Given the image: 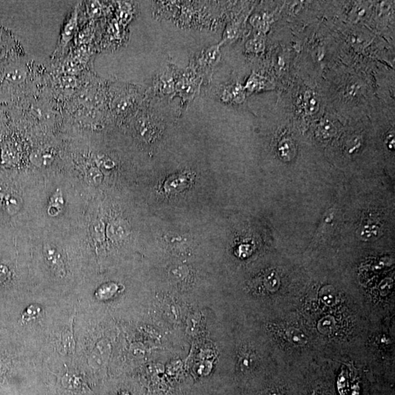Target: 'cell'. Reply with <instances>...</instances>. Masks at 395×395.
Segmentation results:
<instances>
[{
	"mask_svg": "<svg viewBox=\"0 0 395 395\" xmlns=\"http://www.w3.org/2000/svg\"><path fill=\"white\" fill-rule=\"evenodd\" d=\"M140 92L137 89H123V92L116 95L112 101V109L117 115H128L139 104L141 100Z\"/></svg>",
	"mask_w": 395,
	"mask_h": 395,
	"instance_id": "1",
	"label": "cell"
},
{
	"mask_svg": "<svg viewBox=\"0 0 395 395\" xmlns=\"http://www.w3.org/2000/svg\"><path fill=\"white\" fill-rule=\"evenodd\" d=\"M77 24H78V10L76 7L72 10L70 13L69 14L68 17H67L65 23H64L60 39H59V45L55 51L56 54H62L67 44L73 38L74 33L76 32Z\"/></svg>",
	"mask_w": 395,
	"mask_h": 395,
	"instance_id": "2",
	"label": "cell"
},
{
	"mask_svg": "<svg viewBox=\"0 0 395 395\" xmlns=\"http://www.w3.org/2000/svg\"><path fill=\"white\" fill-rule=\"evenodd\" d=\"M219 57L218 45L210 47L207 49L203 50L198 56H196L193 62V68L207 71L217 65Z\"/></svg>",
	"mask_w": 395,
	"mask_h": 395,
	"instance_id": "3",
	"label": "cell"
},
{
	"mask_svg": "<svg viewBox=\"0 0 395 395\" xmlns=\"http://www.w3.org/2000/svg\"><path fill=\"white\" fill-rule=\"evenodd\" d=\"M43 254L45 261L54 273L59 277L66 275L65 263L62 259V255L51 244H45L43 247Z\"/></svg>",
	"mask_w": 395,
	"mask_h": 395,
	"instance_id": "4",
	"label": "cell"
},
{
	"mask_svg": "<svg viewBox=\"0 0 395 395\" xmlns=\"http://www.w3.org/2000/svg\"><path fill=\"white\" fill-rule=\"evenodd\" d=\"M154 87L155 93L158 95H170L175 91V74L165 71L156 78Z\"/></svg>",
	"mask_w": 395,
	"mask_h": 395,
	"instance_id": "5",
	"label": "cell"
},
{
	"mask_svg": "<svg viewBox=\"0 0 395 395\" xmlns=\"http://www.w3.org/2000/svg\"><path fill=\"white\" fill-rule=\"evenodd\" d=\"M382 233V228L379 225L376 224H366L357 230V236L362 241H373L381 237Z\"/></svg>",
	"mask_w": 395,
	"mask_h": 395,
	"instance_id": "6",
	"label": "cell"
},
{
	"mask_svg": "<svg viewBox=\"0 0 395 395\" xmlns=\"http://www.w3.org/2000/svg\"><path fill=\"white\" fill-rule=\"evenodd\" d=\"M285 336L287 340L294 346H305L307 343V338L303 332L294 327L287 329L285 330Z\"/></svg>",
	"mask_w": 395,
	"mask_h": 395,
	"instance_id": "7",
	"label": "cell"
},
{
	"mask_svg": "<svg viewBox=\"0 0 395 395\" xmlns=\"http://www.w3.org/2000/svg\"><path fill=\"white\" fill-rule=\"evenodd\" d=\"M63 206L64 200L62 191L60 189H58L50 200L48 208V214L51 217L57 216L62 211Z\"/></svg>",
	"mask_w": 395,
	"mask_h": 395,
	"instance_id": "8",
	"label": "cell"
},
{
	"mask_svg": "<svg viewBox=\"0 0 395 395\" xmlns=\"http://www.w3.org/2000/svg\"><path fill=\"white\" fill-rule=\"evenodd\" d=\"M59 348L62 352L65 353V354L73 352L75 349V341L73 332L71 331L68 330V329L64 331L62 336H61Z\"/></svg>",
	"mask_w": 395,
	"mask_h": 395,
	"instance_id": "9",
	"label": "cell"
},
{
	"mask_svg": "<svg viewBox=\"0 0 395 395\" xmlns=\"http://www.w3.org/2000/svg\"><path fill=\"white\" fill-rule=\"evenodd\" d=\"M304 102H305V110L308 114H314L318 112L320 103L316 94L311 91L307 92L304 98Z\"/></svg>",
	"mask_w": 395,
	"mask_h": 395,
	"instance_id": "10",
	"label": "cell"
},
{
	"mask_svg": "<svg viewBox=\"0 0 395 395\" xmlns=\"http://www.w3.org/2000/svg\"><path fill=\"white\" fill-rule=\"evenodd\" d=\"M126 227L122 222H114L108 228V234L111 239H120L126 235Z\"/></svg>",
	"mask_w": 395,
	"mask_h": 395,
	"instance_id": "11",
	"label": "cell"
},
{
	"mask_svg": "<svg viewBox=\"0 0 395 395\" xmlns=\"http://www.w3.org/2000/svg\"><path fill=\"white\" fill-rule=\"evenodd\" d=\"M294 147L291 141L285 139L280 143L279 147V152L280 155L283 159L289 160L292 159L294 155Z\"/></svg>",
	"mask_w": 395,
	"mask_h": 395,
	"instance_id": "12",
	"label": "cell"
},
{
	"mask_svg": "<svg viewBox=\"0 0 395 395\" xmlns=\"http://www.w3.org/2000/svg\"><path fill=\"white\" fill-rule=\"evenodd\" d=\"M336 133L335 125L329 120H324L318 127V133L324 139L331 138Z\"/></svg>",
	"mask_w": 395,
	"mask_h": 395,
	"instance_id": "13",
	"label": "cell"
},
{
	"mask_svg": "<svg viewBox=\"0 0 395 395\" xmlns=\"http://www.w3.org/2000/svg\"><path fill=\"white\" fill-rule=\"evenodd\" d=\"M91 232L94 240L96 242H101L104 240L105 228L104 224L101 221L97 220L93 222L91 226Z\"/></svg>",
	"mask_w": 395,
	"mask_h": 395,
	"instance_id": "14",
	"label": "cell"
},
{
	"mask_svg": "<svg viewBox=\"0 0 395 395\" xmlns=\"http://www.w3.org/2000/svg\"><path fill=\"white\" fill-rule=\"evenodd\" d=\"M102 174L98 168L92 167L89 169L87 173V180L88 183L93 186H98L101 183Z\"/></svg>",
	"mask_w": 395,
	"mask_h": 395,
	"instance_id": "15",
	"label": "cell"
},
{
	"mask_svg": "<svg viewBox=\"0 0 395 395\" xmlns=\"http://www.w3.org/2000/svg\"><path fill=\"white\" fill-rule=\"evenodd\" d=\"M117 288L115 284H106L102 285L97 291L96 296L98 299H108L115 293Z\"/></svg>",
	"mask_w": 395,
	"mask_h": 395,
	"instance_id": "16",
	"label": "cell"
},
{
	"mask_svg": "<svg viewBox=\"0 0 395 395\" xmlns=\"http://www.w3.org/2000/svg\"><path fill=\"white\" fill-rule=\"evenodd\" d=\"M246 48L250 52H261L264 49V42L260 37H255L247 42Z\"/></svg>",
	"mask_w": 395,
	"mask_h": 395,
	"instance_id": "17",
	"label": "cell"
},
{
	"mask_svg": "<svg viewBox=\"0 0 395 395\" xmlns=\"http://www.w3.org/2000/svg\"><path fill=\"white\" fill-rule=\"evenodd\" d=\"M40 311V307L37 305H31L26 309V311L23 313V320H26V321L32 320L33 318L37 317Z\"/></svg>",
	"mask_w": 395,
	"mask_h": 395,
	"instance_id": "18",
	"label": "cell"
},
{
	"mask_svg": "<svg viewBox=\"0 0 395 395\" xmlns=\"http://www.w3.org/2000/svg\"><path fill=\"white\" fill-rule=\"evenodd\" d=\"M251 357L250 354H244L242 358L241 359V367L244 368V369H250L253 365V359Z\"/></svg>",
	"mask_w": 395,
	"mask_h": 395,
	"instance_id": "19",
	"label": "cell"
},
{
	"mask_svg": "<svg viewBox=\"0 0 395 395\" xmlns=\"http://www.w3.org/2000/svg\"><path fill=\"white\" fill-rule=\"evenodd\" d=\"M333 327V322L331 318H327L325 319L322 320L319 324V329H321V332H329L332 330Z\"/></svg>",
	"mask_w": 395,
	"mask_h": 395,
	"instance_id": "20",
	"label": "cell"
},
{
	"mask_svg": "<svg viewBox=\"0 0 395 395\" xmlns=\"http://www.w3.org/2000/svg\"><path fill=\"white\" fill-rule=\"evenodd\" d=\"M278 277L275 274H272L266 278V283L270 289H276L278 287Z\"/></svg>",
	"mask_w": 395,
	"mask_h": 395,
	"instance_id": "21",
	"label": "cell"
},
{
	"mask_svg": "<svg viewBox=\"0 0 395 395\" xmlns=\"http://www.w3.org/2000/svg\"><path fill=\"white\" fill-rule=\"evenodd\" d=\"M327 289H328V294H327V293H326L325 291H324V290H323V293H324V295H323L322 299L324 301V302H327V303L329 304V302H332V300H333V299L334 301H335V294H333V292H332V291H330V290H329V288H327ZM328 304H327V305H328Z\"/></svg>",
	"mask_w": 395,
	"mask_h": 395,
	"instance_id": "22",
	"label": "cell"
},
{
	"mask_svg": "<svg viewBox=\"0 0 395 395\" xmlns=\"http://www.w3.org/2000/svg\"><path fill=\"white\" fill-rule=\"evenodd\" d=\"M261 395H283L280 390L277 388H269L264 390Z\"/></svg>",
	"mask_w": 395,
	"mask_h": 395,
	"instance_id": "23",
	"label": "cell"
}]
</instances>
